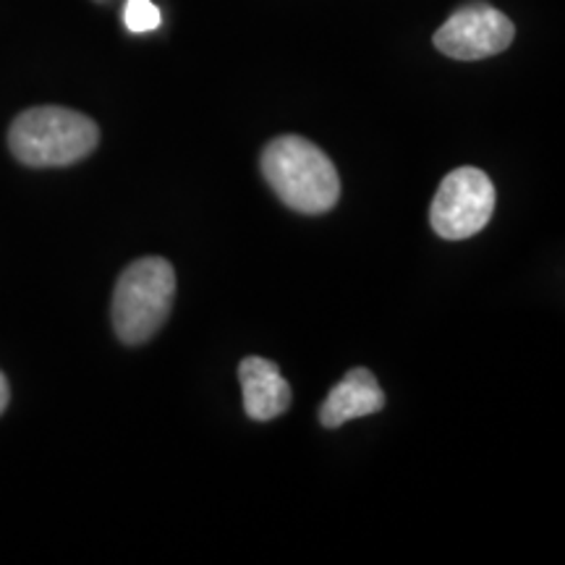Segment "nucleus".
<instances>
[{
	"instance_id": "nucleus-1",
	"label": "nucleus",
	"mask_w": 565,
	"mask_h": 565,
	"mask_svg": "<svg viewBox=\"0 0 565 565\" xmlns=\"http://www.w3.org/2000/svg\"><path fill=\"white\" fill-rule=\"evenodd\" d=\"M263 173L278 200L303 215H322L333 210L341 196V179L333 160L309 139H273L263 152Z\"/></svg>"
},
{
	"instance_id": "nucleus-2",
	"label": "nucleus",
	"mask_w": 565,
	"mask_h": 565,
	"mask_svg": "<svg viewBox=\"0 0 565 565\" xmlns=\"http://www.w3.org/2000/svg\"><path fill=\"white\" fill-rule=\"evenodd\" d=\"M100 129L79 110L42 105L30 108L11 124L9 147L30 168L74 166L95 152Z\"/></svg>"
},
{
	"instance_id": "nucleus-3",
	"label": "nucleus",
	"mask_w": 565,
	"mask_h": 565,
	"mask_svg": "<svg viewBox=\"0 0 565 565\" xmlns=\"http://www.w3.org/2000/svg\"><path fill=\"white\" fill-rule=\"evenodd\" d=\"M175 273L168 259L145 257L121 273L113 291V330L126 345H139L158 333L171 315Z\"/></svg>"
},
{
	"instance_id": "nucleus-4",
	"label": "nucleus",
	"mask_w": 565,
	"mask_h": 565,
	"mask_svg": "<svg viewBox=\"0 0 565 565\" xmlns=\"http://www.w3.org/2000/svg\"><path fill=\"white\" fill-rule=\"evenodd\" d=\"M494 212V186L492 179L479 168H458L448 173L437 189L429 223L437 236L448 242L477 236L490 223Z\"/></svg>"
},
{
	"instance_id": "nucleus-5",
	"label": "nucleus",
	"mask_w": 565,
	"mask_h": 565,
	"mask_svg": "<svg viewBox=\"0 0 565 565\" xmlns=\"http://www.w3.org/2000/svg\"><path fill=\"white\" fill-rule=\"evenodd\" d=\"M515 38L513 21L487 3H466L435 32V47L456 61H482L503 53Z\"/></svg>"
},
{
	"instance_id": "nucleus-6",
	"label": "nucleus",
	"mask_w": 565,
	"mask_h": 565,
	"mask_svg": "<svg viewBox=\"0 0 565 565\" xmlns=\"http://www.w3.org/2000/svg\"><path fill=\"white\" fill-rule=\"evenodd\" d=\"M238 380L244 387V408L254 422L278 419L291 406V385L286 383L278 364H273L270 359H244L238 364Z\"/></svg>"
},
{
	"instance_id": "nucleus-7",
	"label": "nucleus",
	"mask_w": 565,
	"mask_h": 565,
	"mask_svg": "<svg viewBox=\"0 0 565 565\" xmlns=\"http://www.w3.org/2000/svg\"><path fill=\"white\" fill-rule=\"evenodd\" d=\"M385 393L377 377L364 366H356L330 391L324 404L320 406V422L328 429H338L351 419H362L383 412Z\"/></svg>"
},
{
	"instance_id": "nucleus-8",
	"label": "nucleus",
	"mask_w": 565,
	"mask_h": 565,
	"mask_svg": "<svg viewBox=\"0 0 565 565\" xmlns=\"http://www.w3.org/2000/svg\"><path fill=\"white\" fill-rule=\"evenodd\" d=\"M124 21L126 26H129V32L141 34V32L158 30L162 17L152 0H129L124 11Z\"/></svg>"
},
{
	"instance_id": "nucleus-9",
	"label": "nucleus",
	"mask_w": 565,
	"mask_h": 565,
	"mask_svg": "<svg viewBox=\"0 0 565 565\" xmlns=\"http://www.w3.org/2000/svg\"><path fill=\"white\" fill-rule=\"evenodd\" d=\"M9 398H11L9 380H6V374L0 372V414H3V412H6V406H9Z\"/></svg>"
}]
</instances>
